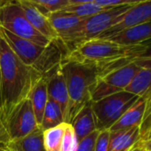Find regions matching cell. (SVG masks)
Returning <instances> with one entry per match:
<instances>
[{
    "label": "cell",
    "instance_id": "6da1fadb",
    "mask_svg": "<svg viewBox=\"0 0 151 151\" xmlns=\"http://www.w3.org/2000/svg\"><path fill=\"white\" fill-rule=\"evenodd\" d=\"M41 77L18 58L0 34V118L21 101L29 98L34 84Z\"/></svg>",
    "mask_w": 151,
    "mask_h": 151
},
{
    "label": "cell",
    "instance_id": "7a4b0ae2",
    "mask_svg": "<svg viewBox=\"0 0 151 151\" xmlns=\"http://www.w3.org/2000/svg\"><path fill=\"white\" fill-rule=\"evenodd\" d=\"M130 46L121 45L108 39L93 38L68 52L62 62L71 61L91 67L99 78L131 63L127 58Z\"/></svg>",
    "mask_w": 151,
    "mask_h": 151
},
{
    "label": "cell",
    "instance_id": "3957f363",
    "mask_svg": "<svg viewBox=\"0 0 151 151\" xmlns=\"http://www.w3.org/2000/svg\"><path fill=\"white\" fill-rule=\"evenodd\" d=\"M66 77L68 103L64 123L70 124L78 112L90 101L97 81L96 71L88 66L79 63L62 62Z\"/></svg>",
    "mask_w": 151,
    "mask_h": 151
},
{
    "label": "cell",
    "instance_id": "277c9868",
    "mask_svg": "<svg viewBox=\"0 0 151 151\" xmlns=\"http://www.w3.org/2000/svg\"><path fill=\"white\" fill-rule=\"evenodd\" d=\"M131 6H132L110 7L93 16L87 17L78 28L60 40L67 47L68 52H69L84 42L97 38L116 24L120 20V16Z\"/></svg>",
    "mask_w": 151,
    "mask_h": 151
},
{
    "label": "cell",
    "instance_id": "5b68a950",
    "mask_svg": "<svg viewBox=\"0 0 151 151\" xmlns=\"http://www.w3.org/2000/svg\"><path fill=\"white\" fill-rule=\"evenodd\" d=\"M139 97L122 91L96 101H92L96 129L109 130L110 127L129 109Z\"/></svg>",
    "mask_w": 151,
    "mask_h": 151
},
{
    "label": "cell",
    "instance_id": "8992f818",
    "mask_svg": "<svg viewBox=\"0 0 151 151\" xmlns=\"http://www.w3.org/2000/svg\"><path fill=\"white\" fill-rule=\"evenodd\" d=\"M0 28L44 47L51 42L29 23L16 0L0 8Z\"/></svg>",
    "mask_w": 151,
    "mask_h": 151
},
{
    "label": "cell",
    "instance_id": "52a82bcc",
    "mask_svg": "<svg viewBox=\"0 0 151 151\" xmlns=\"http://www.w3.org/2000/svg\"><path fill=\"white\" fill-rule=\"evenodd\" d=\"M1 120L8 138V142L27 136L39 126L29 98L21 101L14 106Z\"/></svg>",
    "mask_w": 151,
    "mask_h": 151
},
{
    "label": "cell",
    "instance_id": "ba28073f",
    "mask_svg": "<svg viewBox=\"0 0 151 151\" xmlns=\"http://www.w3.org/2000/svg\"><path fill=\"white\" fill-rule=\"evenodd\" d=\"M139 69V67L131 62L97 78L92 93V101H96L109 95L124 91Z\"/></svg>",
    "mask_w": 151,
    "mask_h": 151
},
{
    "label": "cell",
    "instance_id": "9c48e42d",
    "mask_svg": "<svg viewBox=\"0 0 151 151\" xmlns=\"http://www.w3.org/2000/svg\"><path fill=\"white\" fill-rule=\"evenodd\" d=\"M151 22V0L132 6L120 16L119 22L97 38H106L124 29Z\"/></svg>",
    "mask_w": 151,
    "mask_h": 151
},
{
    "label": "cell",
    "instance_id": "30bf717a",
    "mask_svg": "<svg viewBox=\"0 0 151 151\" xmlns=\"http://www.w3.org/2000/svg\"><path fill=\"white\" fill-rule=\"evenodd\" d=\"M0 34L18 58L28 66H32L45 50L44 46L20 37L3 28H0Z\"/></svg>",
    "mask_w": 151,
    "mask_h": 151
},
{
    "label": "cell",
    "instance_id": "8fae6325",
    "mask_svg": "<svg viewBox=\"0 0 151 151\" xmlns=\"http://www.w3.org/2000/svg\"><path fill=\"white\" fill-rule=\"evenodd\" d=\"M43 76L46 78L47 80L48 96L60 107L64 118L68 108V96L62 62Z\"/></svg>",
    "mask_w": 151,
    "mask_h": 151
},
{
    "label": "cell",
    "instance_id": "7c38bea8",
    "mask_svg": "<svg viewBox=\"0 0 151 151\" xmlns=\"http://www.w3.org/2000/svg\"><path fill=\"white\" fill-rule=\"evenodd\" d=\"M16 1L22 7L27 20L35 29H37L50 41L59 38L46 14L42 13L37 7L26 0H16Z\"/></svg>",
    "mask_w": 151,
    "mask_h": 151
},
{
    "label": "cell",
    "instance_id": "4fadbf2b",
    "mask_svg": "<svg viewBox=\"0 0 151 151\" xmlns=\"http://www.w3.org/2000/svg\"><path fill=\"white\" fill-rule=\"evenodd\" d=\"M124 46L135 45L151 39V22L124 29L106 38Z\"/></svg>",
    "mask_w": 151,
    "mask_h": 151
},
{
    "label": "cell",
    "instance_id": "5bb4252c",
    "mask_svg": "<svg viewBox=\"0 0 151 151\" xmlns=\"http://www.w3.org/2000/svg\"><path fill=\"white\" fill-rule=\"evenodd\" d=\"M47 16L60 39L65 37L76 28H78L86 19L60 10L51 13Z\"/></svg>",
    "mask_w": 151,
    "mask_h": 151
},
{
    "label": "cell",
    "instance_id": "9a60e30c",
    "mask_svg": "<svg viewBox=\"0 0 151 151\" xmlns=\"http://www.w3.org/2000/svg\"><path fill=\"white\" fill-rule=\"evenodd\" d=\"M145 111V101L139 97L137 101L125 111V113L110 127L109 132L128 130L133 127H139Z\"/></svg>",
    "mask_w": 151,
    "mask_h": 151
},
{
    "label": "cell",
    "instance_id": "2e32d148",
    "mask_svg": "<svg viewBox=\"0 0 151 151\" xmlns=\"http://www.w3.org/2000/svg\"><path fill=\"white\" fill-rule=\"evenodd\" d=\"M70 124L75 131L78 142L92 132H93L95 130H97L92 109V101L88 102L78 112V114L74 117Z\"/></svg>",
    "mask_w": 151,
    "mask_h": 151
},
{
    "label": "cell",
    "instance_id": "e0dca14e",
    "mask_svg": "<svg viewBox=\"0 0 151 151\" xmlns=\"http://www.w3.org/2000/svg\"><path fill=\"white\" fill-rule=\"evenodd\" d=\"M2 149L4 151H45L43 130L38 126L27 136L8 142Z\"/></svg>",
    "mask_w": 151,
    "mask_h": 151
},
{
    "label": "cell",
    "instance_id": "ac0fdd59",
    "mask_svg": "<svg viewBox=\"0 0 151 151\" xmlns=\"http://www.w3.org/2000/svg\"><path fill=\"white\" fill-rule=\"evenodd\" d=\"M139 139V127L110 132L108 151H129Z\"/></svg>",
    "mask_w": 151,
    "mask_h": 151
},
{
    "label": "cell",
    "instance_id": "d6986e66",
    "mask_svg": "<svg viewBox=\"0 0 151 151\" xmlns=\"http://www.w3.org/2000/svg\"><path fill=\"white\" fill-rule=\"evenodd\" d=\"M29 99L31 101L37 123L40 126L42 119H43L45 108L48 101L47 80L45 77L42 76V77L34 84L29 93Z\"/></svg>",
    "mask_w": 151,
    "mask_h": 151
},
{
    "label": "cell",
    "instance_id": "ffe728a7",
    "mask_svg": "<svg viewBox=\"0 0 151 151\" xmlns=\"http://www.w3.org/2000/svg\"><path fill=\"white\" fill-rule=\"evenodd\" d=\"M128 60L139 68L151 70V39L135 45H131Z\"/></svg>",
    "mask_w": 151,
    "mask_h": 151
},
{
    "label": "cell",
    "instance_id": "44dd1931",
    "mask_svg": "<svg viewBox=\"0 0 151 151\" xmlns=\"http://www.w3.org/2000/svg\"><path fill=\"white\" fill-rule=\"evenodd\" d=\"M151 86V70L146 68H139L129 85L125 87L124 91L139 97L143 96V94Z\"/></svg>",
    "mask_w": 151,
    "mask_h": 151
},
{
    "label": "cell",
    "instance_id": "7402d4cb",
    "mask_svg": "<svg viewBox=\"0 0 151 151\" xmlns=\"http://www.w3.org/2000/svg\"><path fill=\"white\" fill-rule=\"evenodd\" d=\"M64 123L63 114L60 107L52 99L48 96V101L43 114V119L40 127L43 131L55 127Z\"/></svg>",
    "mask_w": 151,
    "mask_h": 151
},
{
    "label": "cell",
    "instance_id": "603a6c76",
    "mask_svg": "<svg viewBox=\"0 0 151 151\" xmlns=\"http://www.w3.org/2000/svg\"><path fill=\"white\" fill-rule=\"evenodd\" d=\"M66 123L43 131V140L45 151H60Z\"/></svg>",
    "mask_w": 151,
    "mask_h": 151
},
{
    "label": "cell",
    "instance_id": "cb8c5ba5",
    "mask_svg": "<svg viewBox=\"0 0 151 151\" xmlns=\"http://www.w3.org/2000/svg\"><path fill=\"white\" fill-rule=\"evenodd\" d=\"M110 7H103L96 3H88V4H68L67 6L62 8L60 11L72 14L76 16L81 18H87L93 16L101 11L109 9Z\"/></svg>",
    "mask_w": 151,
    "mask_h": 151
},
{
    "label": "cell",
    "instance_id": "d4e9b609",
    "mask_svg": "<svg viewBox=\"0 0 151 151\" xmlns=\"http://www.w3.org/2000/svg\"><path fill=\"white\" fill-rule=\"evenodd\" d=\"M26 1L34 5L46 15L60 11L68 5V1L66 0H26Z\"/></svg>",
    "mask_w": 151,
    "mask_h": 151
},
{
    "label": "cell",
    "instance_id": "484cf974",
    "mask_svg": "<svg viewBox=\"0 0 151 151\" xmlns=\"http://www.w3.org/2000/svg\"><path fill=\"white\" fill-rule=\"evenodd\" d=\"M141 97L145 101L144 116L139 125V140L142 141L151 124V86Z\"/></svg>",
    "mask_w": 151,
    "mask_h": 151
},
{
    "label": "cell",
    "instance_id": "4316f807",
    "mask_svg": "<svg viewBox=\"0 0 151 151\" xmlns=\"http://www.w3.org/2000/svg\"><path fill=\"white\" fill-rule=\"evenodd\" d=\"M78 141L72 125L66 123L60 151H76L78 148Z\"/></svg>",
    "mask_w": 151,
    "mask_h": 151
},
{
    "label": "cell",
    "instance_id": "83f0119b",
    "mask_svg": "<svg viewBox=\"0 0 151 151\" xmlns=\"http://www.w3.org/2000/svg\"><path fill=\"white\" fill-rule=\"evenodd\" d=\"M100 131L95 130L93 132L89 134L87 137L78 142V148L76 151H94L95 141Z\"/></svg>",
    "mask_w": 151,
    "mask_h": 151
},
{
    "label": "cell",
    "instance_id": "f1b7e54d",
    "mask_svg": "<svg viewBox=\"0 0 151 151\" xmlns=\"http://www.w3.org/2000/svg\"><path fill=\"white\" fill-rule=\"evenodd\" d=\"M145 0H96L95 3L103 7H116L124 6H134Z\"/></svg>",
    "mask_w": 151,
    "mask_h": 151
},
{
    "label": "cell",
    "instance_id": "f546056e",
    "mask_svg": "<svg viewBox=\"0 0 151 151\" xmlns=\"http://www.w3.org/2000/svg\"><path fill=\"white\" fill-rule=\"evenodd\" d=\"M109 130L100 131L95 141L94 151H108L109 142Z\"/></svg>",
    "mask_w": 151,
    "mask_h": 151
},
{
    "label": "cell",
    "instance_id": "4dcf8cb0",
    "mask_svg": "<svg viewBox=\"0 0 151 151\" xmlns=\"http://www.w3.org/2000/svg\"><path fill=\"white\" fill-rule=\"evenodd\" d=\"M7 143H8V138L5 127L3 125L2 120L0 118V149H2Z\"/></svg>",
    "mask_w": 151,
    "mask_h": 151
},
{
    "label": "cell",
    "instance_id": "1f68e13d",
    "mask_svg": "<svg viewBox=\"0 0 151 151\" xmlns=\"http://www.w3.org/2000/svg\"><path fill=\"white\" fill-rule=\"evenodd\" d=\"M129 151H147V150L145 148V147L143 145V142L139 139Z\"/></svg>",
    "mask_w": 151,
    "mask_h": 151
},
{
    "label": "cell",
    "instance_id": "d6a6232c",
    "mask_svg": "<svg viewBox=\"0 0 151 151\" xmlns=\"http://www.w3.org/2000/svg\"><path fill=\"white\" fill-rule=\"evenodd\" d=\"M96 0H69L68 4H88L95 3Z\"/></svg>",
    "mask_w": 151,
    "mask_h": 151
},
{
    "label": "cell",
    "instance_id": "836d02e7",
    "mask_svg": "<svg viewBox=\"0 0 151 151\" xmlns=\"http://www.w3.org/2000/svg\"><path fill=\"white\" fill-rule=\"evenodd\" d=\"M149 139H151V124H150L149 128H148V130H147V133H146V135H145V137H144L142 141L145 142V141L148 140Z\"/></svg>",
    "mask_w": 151,
    "mask_h": 151
},
{
    "label": "cell",
    "instance_id": "e575fe53",
    "mask_svg": "<svg viewBox=\"0 0 151 151\" xmlns=\"http://www.w3.org/2000/svg\"><path fill=\"white\" fill-rule=\"evenodd\" d=\"M143 142V141H142ZM143 145L145 147V148L147 150V151H151V139H149L148 140L143 142Z\"/></svg>",
    "mask_w": 151,
    "mask_h": 151
},
{
    "label": "cell",
    "instance_id": "d590c367",
    "mask_svg": "<svg viewBox=\"0 0 151 151\" xmlns=\"http://www.w3.org/2000/svg\"><path fill=\"white\" fill-rule=\"evenodd\" d=\"M14 0H0V8L6 6V5H8L9 3H11Z\"/></svg>",
    "mask_w": 151,
    "mask_h": 151
},
{
    "label": "cell",
    "instance_id": "8d00e7d4",
    "mask_svg": "<svg viewBox=\"0 0 151 151\" xmlns=\"http://www.w3.org/2000/svg\"><path fill=\"white\" fill-rule=\"evenodd\" d=\"M0 102H1V93H0Z\"/></svg>",
    "mask_w": 151,
    "mask_h": 151
},
{
    "label": "cell",
    "instance_id": "74e56055",
    "mask_svg": "<svg viewBox=\"0 0 151 151\" xmlns=\"http://www.w3.org/2000/svg\"><path fill=\"white\" fill-rule=\"evenodd\" d=\"M0 151H3V150H2V149H0Z\"/></svg>",
    "mask_w": 151,
    "mask_h": 151
},
{
    "label": "cell",
    "instance_id": "f35d334b",
    "mask_svg": "<svg viewBox=\"0 0 151 151\" xmlns=\"http://www.w3.org/2000/svg\"><path fill=\"white\" fill-rule=\"evenodd\" d=\"M66 1H69V0H66Z\"/></svg>",
    "mask_w": 151,
    "mask_h": 151
},
{
    "label": "cell",
    "instance_id": "ab89813d",
    "mask_svg": "<svg viewBox=\"0 0 151 151\" xmlns=\"http://www.w3.org/2000/svg\"><path fill=\"white\" fill-rule=\"evenodd\" d=\"M2 150H3V149H2ZM3 151H4V150H3Z\"/></svg>",
    "mask_w": 151,
    "mask_h": 151
}]
</instances>
